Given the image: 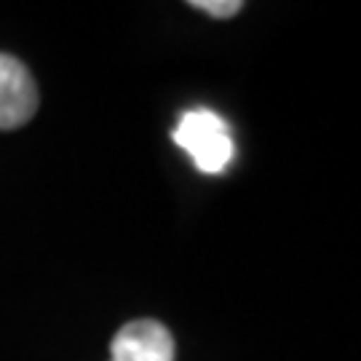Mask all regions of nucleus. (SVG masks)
I'll list each match as a JSON object with an SVG mask.
<instances>
[{
	"mask_svg": "<svg viewBox=\"0 0 361 361\" xmlns=\"http://www.w3.org/2000/svg\"><path fill=\"white\" fill-rule=\"evenodd\" d=\"M174 142L193 158L198 171L222 174L233 161V137L222 118L209 107L188 110L174 129Z\"/></svg>",
	"mask_w": 361,
	"mask_h": 361,
	"instance_id": "nucleus-1",
	"label": "nucleus"
},
{
	"mask_svg": "<svg viewBox=\"0 0 361 361\" xmlns=\"http://www.w3.org/2000/svg\"><path fill=\"white\" fill-rule=\"evenodd\" d=\"M38 110V86L16 56L0 54V129L25 126Z\"/></svg>",
	"mask_w": 361,
	"mask_h": 361,
	"instance_id": "nucleus-2",
	"label": "nucleus"
},
{
	"mask_svg": "<svg viewBox=\"0 0 361 361\" xmlns=\"http://www.w3.org/2000/svg\"><path fill=\"white\" fill-rule=\"evenodd\" d=\"M110 361H174V337L155 319L129 322L110 343Z\"/></svg>",
	"mask_w": 361,
	"mask_h": 361,
	"instance_id": "nucleus-3",
	"label": "nucleus"
},
{
	"mask_svg": "<svg viewBox=\"0 0 361 361\" xmlns=\"http://www.w3.org/2000/svg\"><path fill=\"white\" fill-rule=\"evenodd\" d=\"M190 6L198 8V11L209 13V16H214V19H231V16H235L244 8L241 0H195Z\"/></svg>",
	"mask_w": 361,
	"mask_h": 361,
	"instance_id": "nucleus-4",
	"label": "nucleus"
}]
</instances>
